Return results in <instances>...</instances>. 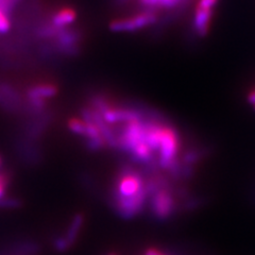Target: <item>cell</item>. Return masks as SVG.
Listing matches in <instances>:
<instances>
[{
	"mask_svg": "<svg viewBox=\"0 0 255 255\" xmlns=\"http://www.w3.org/2000/svg\"><path fill=\"white\" fill-rule=\"evenodd\" d=\"M146 193L145 180L137 171L130 167H126L119 174L116 182V189L114 191L113 200L118 199H131Z\"/></svg>",
	"mask_w": 255,
	"mask_h": 255,
	"instance_id": "1",
	"label": "cell"
},
{
	"mask_svg": "<svg viewBox=\"0 0 255 255\" xmlns=\"http://www.w3.org/2000/svg\"><path fill=\"white\" fill-rule=\"evenodd\" d=\"M180 151V137L177 130L167 125L163 132L161 147L158 150L157 165L162 169L168 171L174 162L178 161Z\"/></svg>",
	"mask_w": 255,
	"mask_h": 255,
	"instance_id": "2",
	"label": "cell"
},
{
	"mask_svg": "<svg viewBox=\"0 0 255 255\" xmlns=\"http://www.w3.org/2000/svg\"><path fill=\"white\" fill-rule=\"evenodd\" d=\"M150 210L153 216L158 220H166L170 218L177 209L174 197L172 196L170 186L161 187L149 196Z\"/></svg>",
	"mask_w": 255,
	"mask_h": 255,
	"instance_id": "3",
	"label": "cell"
},
{
	"mask_svg": "<svg viewBox=\"0 0 255 255\" xmlns=\"http://www.w3.org/2000/svg\"><path fill=\"white\" fill-rule=\"evenodd\" d=\"M158 19V15L156 11L146 10L131 17L116 19L111 22V29L116 32H131L141 29L143 27L151 26L155 23Z\"/></svg>",
	"mask_w": 255,
	"mask_h": 255,
	"instance_id": "4",
	"label": "cell"
},
{
	"mask_svg": "<svg viewBox=\"0 0 255 255\" xmlns=\"http://www.w3.org/2000/svg\"><path fill=\"white\" fill-rule=\"evenodd\" d=\"M213 11L214 9H205V7L197 5L195 16H194L193 27L195 30V33L198 36L204 37L206 36L207 33H209L213 14H214Z\"/></svg>",
	"mask_w": 255,
	"mask_h": 255,
	"instance_id": "5",
	"label": "cell"
},
{
	"mask_svg": "<svg viewBox=\"0 0 255 255\" xmlns=\"http://www.w3.org/2000/svg\"><path fill=\"white\" fill-rule=\"evenodd\" d=\"M77 13L71 7H63L53 15L51 26L55 29H60L70 25L76 20Z\"/></svg>",
	"mask_w": 255,
	"mask_h": 255,
	"instance_id": "6",
	"label": "cell"
},
{
	"mask_svg": "<svg viewBox=\"0 0 255 255\" xmlns=\"http://www.w3.org/2000/svg\"><path fill=\"white\" fill-rule=\"evenodd\" d=\"M82 225H83V216L82 215H77V216L73 219V221H71L66 235L63 237L65 239L68 247H71L75 244L80 230L82 228Z\"/></svg>",
	"mask_w": 255,
	"mask_h": 255,
	"instance_id": "7",
	"label": "cell"
},
{
	"mask_svg": "<svg viewBox=\"0 0 255 255\" xmlns=\"http://www.w3.org/2000/svg\"><path fill=\"white\" fill-rule=\"evenodd\" d=\"M68 128L71 132H74L77 135H81V136H85L86 134V125L79 118H73L68 122Z\"/></svg>",
	"mask_w": 255,
	"mask_h": 255,
	"instance_id": "8",
	"label": "cell"
},
{
	"mask_svg": "<svg viewBox=\"0 0 255 255\" xmlns=\"http://www.w3.org/2000/svg\"><path fill=\"white\" fill-rule=\"evenodd\" d=\"M11 27L9 17L4 11L0 9V33H6Z\"/></svg>",
	"mask_w": 255,
	"mask_h": 255,
	"instance_id": "9",
	"label": "cell"
},
{
	"mask_svg": "<svg viewBox=\"0 0 255 255\" xmlns=\"http://www.w3.org/2000/svg\"><path fill=\"white\" fill-rule=\"evenodd\" d=\"M19 205V201L17 199H13V198H5L1 199L0 200V206L2 207H9V209H12V207H17Z\"/></svg>",
	"mask_w": 255,
	"mask_h": 255,
	"instance_id": "10",
	"label": "cell"
},
{
	"mask_svg": "<svg viewBox=\"0 0 255 255\" xmlns=\"http://www.w3.org/2000/svg\"><path fill=\"white\" fill-rule=\"evenodd\" d=\"M218 0H199L198 6L205 7V9H214L215 5L217 4Z\"/></svg>",
	"mask_w": 255,
	"mask_h": 255,
	"instance_id": "11",
	"label": "cell"
},
{
	"mask_svg": "<svg viewBox=\"0 0 255 255\" xmlns=\"http://www.w3.org/2000/svg\"><path fill=\"white\" fill-rule=\"evenodd\" d=\"M6 186V178L4 175L0 174V199H1L4 195V189Z\"/></svg>",
	"mask_w": 255,
	"mask_h": 255,
	"instance_id": "12",
	"label": "cell"
},
{
	"mask_svg": "<svg viewBox=\"0 0 255 255\" xmlns=\"http://www.w3.org/2000/svg\"><path fill=\"white\" fill-rule=\"evenodd\" d=\"M248 101H249L250 105L253 106V108H254V110H255V90L249 94V96H248Z\"/></svg>",
	"mask_w": 255,
	"mask_h": 255,
	"instance_id": "13",
	"label": "cell"
},
{
	"mask_svg": "<svg viewBox=\"0 0 255 255\" xmlns=\"http://www.w3.org/2000/svg\"><path fill=\"white\" fill-rule=\"evenodd\" d=\"M108 255H116L115 253H111V254H108Z\"/></svg>",
	"mask_w": 255,
	"mask_h": 255,
	"instance_id": "14",
	"label": "cell"
},
{
	"mask_svg": "<svg viewBox=\"0 0 255 255\" xmlns=\"http://www.w3.org/2000/svg\"><path fill=\"white\" fill-rule=\"evenodd\" d=\"M0 165H1V158H0Z\"/></svg>",
	"mask_w": 255,
	"mask_h": 255,
	"instance_id": "15",
	"label": "cell"
}]
</instances>
